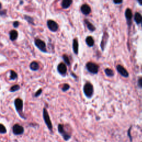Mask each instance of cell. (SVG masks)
<instances>
[{"label":"cell","instance_id":"7a4b0ae2","mask_svg":"<svg viewBox=\"0 0 142 142\" xmlns=\"http://www.w3.org/2000/svg\"><path fill=\"white\" fill-rule=\"evenodd\" d=\"M43 118L44 123H46L47 127H48V129L52 132V131L53 127H52V124L50 117H49V114L46 108H44L43 109Z\"/></svg>","mask_w":142,"mask_h":142},{"label":"cell","instance_id":"1f68e13d","mask_svg":"<svg viewBox=\"0 0 142 142\" xmlns=\"http://www.w3.org/2000/svg\"><path fill=\"white\" fill-rule=\"evenodd\" d=\"M138 2H139V4H141V5H142V0H141V1H138Z\"/></svg>","mask_w":142,"mask_h":142},{"label":"cell","instance_id":"8fae6325","mask_svg":"<svg viewBox=\"0 0 142 142\" xmlns=\"http://www.w3.org/2000/svg\"><path fill=\"white\" fill-rule=\"evenodd\" d=\"M81 11L84 15H89L91 11L90 6L87 4H84L81 7Z\"/></svg>","mask_w":142,"mask_h":142},{"label":"cell","instance_id":"d6986e66","mask_svg":"<svg viewBox=\"0 0 142 142\" xmlns=\"http://www.w3.org/2000/svg\"><path fill=\"white\" fill-rule=\"evenodd\" d=\"M24 19L26 21L28 22V23L32 24V25H35L34 23V19H33V17L29 16L28 15H24Z\"/></svg>","mask_w":142,"mask_h":142},{"label":"cell","instance_id":"4fadbf2b","mask_svg":"<svg viewBox=\"0 0 142 142\" xmlns=\"http://www.w3.org/2000/svg\"><path fill=\"white\" fill-rule=\"evenodd\" d=\"M30 68L33 71H37L40 69L39 64L37 62L33 61L30 64Z\"/></svg>","mask_w":142,"mask_h":142},{"label":"cell","instance_id":"6da1fadb","mask_svg":"<svg viewBox=\"0 0 142 142\" xmlns=\"http://www.w3.org/2000/svg\"><path fill=\"white\" fill-rule=\"evenodd\" d=\"M14 104L16 109L17 113H19V116L21 117L22 118L26 119V117L24 116L23 112H22L23 107V101H22L21 98H17L15 100Z\"/></svg>","mask_w":142,"mask_h":142},{"label":"cell","instance_id":"4dcf8cb0","mask_svg":"<svg viewBox=\"0 0 142 142\" xmlns=\"http://www.w3.org/2000/svg\"><path fill=\"white\" fill-rule=\"evenodd\" d=\"M114 2L115 3H116V4H119V3H122V1H114Z\"/></svg>","mask_w":142,"mask_h":142},{"label":"cell","instance_id":"ac0fdd59","mask_svg":"<svg viewBox=\"0 0 142 142\" xmlns=\"http://www.w3.org/2000/svg\"><path fill=\"white\" fill-rule=\"evenodd\" d=\"M73 49L74 53L77 54L78 52V42L77 40L76 39H74L73 40Z\"/></svg>","mask_w":142,"mask_h":142},{"label":"cell","instance_id":"2e32d148","mask_svg":"<svg viewBox=\"0 0 142 142\" xmlns=\"http://www.w3.org/2000/svg\"><path fill=\"white\" fill-rule=\"evenodd\" d=\"M134 20L137 24L141 23L142 22V16L139 12L136 13L134 15Z\"/></svg>","mask_w":142,"mask_h":142},{"label":"cell","instance_id":"7c38bea8","mask_svg":"<svg viewBox=\"0 0 142 142\" xmlns=\"http://www.w3.org/2000/svg\"><path fill=\"white\" fill-rule=\"evenodd\" d=\"M18 32L16 30H12L10 32V39L12 41H14L16 40L18 38Z\"/></svg>","mask_w":142,"mask_h":142},{"label":"cell","instance_id":"d6a6232c","mask_svg":"<svg viewBox=\"0 0 142 142\" xmlns=\"http://www.w3.org/2000/svg\"><path fill=\"white\" fill-rule=\"evenodd\" d=\"M1 8H2V4L1 2H0V9H1Z\"/></svg>","mask_w":142,"mask_h":142},{"label":"cell","instance_id":"4316f807","mask_svg":"<svg viewBox=\"0 0 142 142\" xmlns=\"http://www.w3.org/2000/svg\"><path fill=\"white\" fill-rule=\"evenodd\" d=\"M42 89L40 88L36 92L35 94V97L36 98L38 97H39L41 94H42Z\"/></svg>","mask_w":142,"mask_h":142},{"label":"cell","instance_id":"83f0119b","mask_svg":"<svg viewBox=\"0 0 142 142\" xmlns=\"http://www.w3.org/2000/svg\"><path fill=\"white\" fill-rule=\"evenodd\" d=\"M20 25V22L16 21L15 22H13V26L15 28H18Z\"/></svg>","mask_w":142,"mask_h":142},{"label":"cell","instance_id":"f1b7e54d","mask_svg":"<svg viewBox=\"0 0 142 142\" xmlns=\"http://www.w3.org/2000/svg\"><path fill=\"white\" fill-rule=\"evenodd\" d=\"M138 85L141 88H142V77L140 78L138 80Z\"/></svg>","mask_w":142,"mask_h":142},{"label":"cell","instance_id":"44dd1931","mask_svg":"<svg viewBox=\"0 0 142 142\" xmlns=\"http://www.w3.org/2000/svg\"><path fill=\"white\" fill-rule=\"evenodd\" d=\"M84 21L85 22V24H87V26L88 28L90 31H94V30H96L95 27H94L91 23H90V22L88 21V20H85Z\"/></svg>","mask_w":142,"mask_h":142},{"label":"cell","instance_id":"5bb4252c","mask_svg":"<svg viewBox=\"0 0 142 142\" xmlns=\"http://www.w3.org/2000/svg\"><path fill=\"white\" fill-rule=\"evenodd\" d=\"M125 16L126 19H127L128 22H129L130 21H131L132 18V11L130 10V9L127 8V10H125Z\"/></svg>","mask_w":142,"mask_h":142},{"label":"cell","instance_id":"277c9868","mask_svg":"<svg viewBox=\"0 0 142 142\" xmlns=\"http://www.w3.org/2000/svg\"><path fill=\"white\" fill-rule=\"evenodd\" d=\"M34 43L35 46L37 47L43 53H47L46 44L43 41L37 38V39H35Z\"/></svg>","mask_w":142,"mask_h":142},{"label":"cell","instance_id":"5b68a950","mask_svg":"<svg viewBox=\"0 0 142 142\" xmlns=\"http://www.w3.org/2000/svg\"><path fill=\"white\" fill-rule=\"evenodd\" d=\"M24 131V128L19 124H16L12 127L13 133L16 136H20V135L23 134Z\"/></svg>","mask_w":142,"mask_h":142},{"label":"cell","instance_id":"ffe728a7","mask_svg":"<svg viewBox=\"0 0 142 142\" xmlns=\"http://www.w3.org/2000/svg\"><path fill=\"white\" fill-rule=\"evenodd\" d=\"M18 77V75L16 72L13 70L10 71V80L12 81H14L16 80Z\"/></svg>","mask_w":142,"mask_h":142},{"label":"cell","instance_id":"9a60e30c","mask_svg":"<svg viewBox=\"0 0 142 142\" xmlns=\"http://www.w3.org/2000/svg\"><path fill=\"white\" fill-rule=\"evenodd\" d=\"M72 3V1H71V0H63L62 2L61 5L63 8H67L71 6Z\"/></svg>","mask_w":142,"mask_h":142},{"label":"cell","instance_id":"d4e9b609","mask_svg":"<svg viewBox=\"0 0 142 142\" xmlns=\"http://www.w3.org/2000/svg\"><path fill=\"white\" fill-rule=\"evenodd\" d=\"M63 59L64 61V62H66V63L68 65H70V61H69V57L66 55H64L63 56Z\"/></svg>","mask_w":142,"mask_h":142},{"label":"cell","instance_id":"cb8c5ba5","mask_svg":"<svg viewBox=\"0 0 142 142\" xmlns=\"http://www.w3.org/2000/svg\"><path fill=\"white\" fill-rule=\"evenodd\" d=\"M105 74H106L108 76L112 77L114 76V72L111 69H109V68L105 69Z\"/></svg>","mask_w":142,"mask_h":142},{"label":"cell","instance_id":"3957f363","mask_svg":"<svg viewBox=\"0 0 142 142\" xmlns=\"http://www.w3.org/2000/svg\"><path fill=\"white\" fill-rule=\"evenodd\" d=\"M83 91L87 97L91 98L93 94V87L91 83L87 82L85 83L84 88H83Z\"/></svg>","mask_w":142,"mask_h":142},{"label":"cell","instance_id":"f546056e","mask_svg":"<svg viewBox=\"0 0 142 142\" xmlns=\"http://www.w3.org/2000/svg\"><path fill=\"white\" fill-rule=\"evenodd\" d=\"M6 14V10H3L0 11V15L1 16H4Z\"/></svg>","mask_w":142,"mask_h":142},{"label":"cell","instance_id":"e0dca14e","mask_svg":"<svg viewBox=\"0 0 142 142\" xmlns=\"http://www.w3.org/2000/svg\"><path fill=\"white\" fill-rule=\"evenodd\" d=\"M86 43L88 44V46L89 47H92L94 44V41L93 38H92L91 36H88L86 38Z\"/></svg>","mask_w":142,"mask_h":142},{"label":"cell","instance_id":"ba28073f","mask_svg":"<svg viewBox=\"0 0 142 142\" xmlns=\"http://www.w3.org/2000/svg\"><path fill=\"white\" fill-rule=\"evenodd\" d=\"M87 68L89 72L93 73L96 74L98 72V66L96 64L92 62H88L86 64Z\"/></svg>","mask_w":142,"mask_h":142},{"label":"cell","instance_id":"9c48e42d","mask_svg":"<svg viewBox=\"0 0 142 142\" xmlns=\"http://www.w3.org/2000/svg\"><path fill=\"white\" fill-rule=\"evenodd\" d=\"M117 69L119 73L124 77H128V76H129V73H128V71L121 65H118L117 66Z\"/></svg>","mask_w":142,"mask_h":142},{"label":"cell","instance_id":"30bf717a","mask_svg":"<svg viewBox=\"0 0 142 142\" xmlns=\"http://www.w3.org/2000/svg\"><path fill=\"white\" fill-rule=\"evenodd\" d=\"M57 70L58 72H59L61 74H62V75H64V74L66 73L67 71V68L66 64L63 63H61L60 64H58V66L57 67Z\"/></svg>","mask_w":142,"mask_h":142},{"label":"cell","instance_id":"484cf974","mask_svg":"<svg viewBox=\"0 0 142 142\" xmlns=\"http://www.w3.org/2000/svg\"><path fill=\"white\" fill-rule=\"evenodd\" d=\"M69 87H70V86H69L68 84H64V85H63L62 89L63 92H66L67 91H68L69 88Z\"/></svg>","mask_w":142,"mask_h":142},{"label":"cell","instance_id":"52a82bcc","mask_svg":"<svg viewBox=\"0 0 142 142\" xmlns=\"http://www.w3.org/2000/svg\"><path fill=\"white\" fill-rule=\"evenodd\" d=\"M47 27L49 28V30L51 31L52 32H56L58 29V24L56 22L53 20H49L47 22Z\"/></svg>","mask_w":142,"mask_h":142},{"label":"cell","instance_id":"8992f818","mask_svg":"<svg viewBox=\"0 0 142 142\" xmlns=\"http://www.w3.org/2000/svg\"><path fill=\"white\" fill-rule=\"evenodd\" d=\"M58 132L62 135V136L63 137V138L64 139L65 141H68L69 139L71 138V136L69 134L67 133L66 132V130L64 129V127L63 125L62 124H60L58 126Z\"/></svg>","mask_w":142,"mask_h":142},{"label":"cell","instance_id":"603a6c76","mask_svg":"<svg viewBox=\"0 0 142 142\" xmlns=\"http://www.w3.org/2000/svg\"><path fill=\"white\" fill-rule=\"evenodd\" d=\"M7 133V129L5 126L0 123V134H5Z\"/></svg>","mask_w":142,"mask_h":142},{"label":"cell","instance_id":"7402d4cb","mask_svg":"<svg viewBox=\"0 0 142 142\" xmlns=\"http://www.w3.org/2000/svg\"><path fill=\"white\" fill-rule=\"evenodd\" d=\"M20 89V86L19 84H15L13 85V86L11 87V88L10 89V92H15L17 91H19Z\"/></svg>","mask_w":142,"mask_h":142}]
</instances>
